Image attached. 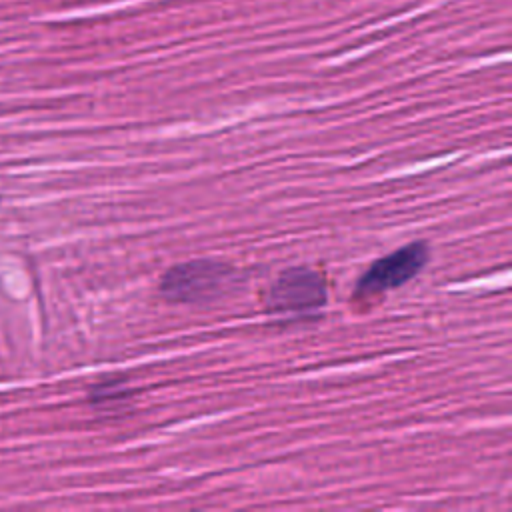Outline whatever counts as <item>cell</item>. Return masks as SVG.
Listing matches in <instances>:
<instances>
[{"label": "cell", "mask_w": 512, "mask_h": 512, "mask_svg": "<svg viewBox=\"0 0 512 512\" xmlns=\"http://www.w3.org/2000/svg\"><path fill=\"white\" fill-rule=\"evenodd\" d=\"M240 284V272L222 260L194 258L176 264L160 278L162 298L180 304H204L226 296Z\"/></svg>", "instance_id": "1"}, {"label": "cell", "mask_w": 512, "mask_h": 512, "mask_svg": "<svg viewBox=\"0 0 512 512\" xmlns=\"http://www.w3.org/2000/svg\"><path fill=\"white\" fill-rule=\"evenodd\" d=\"M430 260V246L424 240H412L402 248L374 260L360 276L354 296L370 298L400 288L416 278Z\"/></svg>", "instance_id": "3"}, {"label": "cell", "mask_w": 512, "mask_h": 512, "mask_svg": "<svg viewBox=\"0 0 512 512\" xmlns=\"http://www.w3.org/2000/svg\"><path fill=\"white\" fill-rule=\"evenodd\" d=\"M328 302V286L322 272L296 266L284 270L268 288L266 308L270 314L288 320L316 316Z\"/></svg>", "instance_id": "2"}, {"label": "cell", "mask_w": 512, "mask_h": 512, "mask_svg": "<svg viewBox=\"0 0 512 512\" xmlns=\"http://www.w3.org/2000/svg\"><path fill=\"white\" fill-rule=\"evenodd\" d=\"M132 396V390L128 386L126 380H108V382H102L98 386H94L92 390V402L96 404H118V402H126L130 400Z\"/></svg>", "instance_id": "4"}]
</instances>
